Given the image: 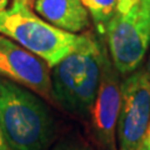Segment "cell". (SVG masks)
Here are the masks:
<instances>
[{
	"instance_id": "13",
	"label": "cell",
	"mask_w": 150,
	"mask_h": 150,
	"mask_svg": "<svg viewBox=\"0 0 150 150\" xmlns=\"http://www.w3.org/2000/svg\"><path fill=\"white\" fill-rule=\"evenodd\" d=\"M9 3H10V0H0V10L6 9L9 6Z\"/></svg>"
},
{
	"instance_id": "3",
	"label": "cell",
	"mask_w": 150,
	"mask_h": 150,
	"mask_svg": "<svg viewBox=\"0 0 150 150\" xmlns=\"http://www.w3.org/2000/svg\"><path fill=\"white\" fill-rule=\"evenodd\" d=\"M0 34L38 55L50 68L80 48L89 38V33L73 34L55 28L29 5L19 1L0 10Z\"/></svg>"
},
{
	"instance_id": "7",
	"label": "cell",
	"mask_w": 150,
	"mask_h": 150,
	"mask_svg": "<svg viewBox=\"0 0 150 150\" xmlns=\"http://www.w3.org/2000/svg\"><path fill=\"white\" fill-rule=\"evenodd\" d=\"M49 68L38 55L0 34V76L50 99L53 94Z\"/></svg>"
},
{
	"instance_id": "4",
	"label": "cell",
	"mask_w": 150,
	"mask_h": 150,
	"mask_svg": "<svg viewBox=\"0 0 150 150\" xmlns=\"http://www.w3.org/2000/svg\"><path fill=\"white\" fill-rule=\"evenodd\" d=\"M104 36L118 73L126 76L135 71L150 46V0H125Z\"/></svg>"
},
{
	"instance_id": "8",
	"label": "cell",
	"mask_w": 150,
	"mask_h": 150,
	"mask_svg": "<svg viewBox=\"0 0 150 150\" xmlns=\"http://www.w3.org/2000/svg\"><path fill=\"white\" fill-rule=\"evenodd\" d=\"M35 13L64 31L79 34L90 25V15L80 0H35Z\"/></svg>"
},
{
	"instance_id": "5",
	"label": "cell",
	"mask_w": 150,
	"mask_h": 150,
	"mask_svg": "<svg viewBox=\"0 0 150 150\" xmlns=\"http://www.w3.org/2000/svg\"><path fill=\"white\" fill-rule=\"evenodd\" d=\"M150 126V79L137 69L121 83V104L116 124L119 150H139Z\"/></svg>"
},
{
	"instance_id": "14",
	"label": "cell",
	"mask_w": 150,
	"mask_h": 150,
	"mask_svg": "<svg viewBox=\"0 0 150 150\" xmlns=\"http://www.w3.org/2000/svg\"><path fill=\"white\" fill-rule=\"evenodd\" d=\"M13 1H19V3H24V4H26V5L31 6V5H34L35 0H13Z\"/></svg>"
},
{
	"instance_id": "12",
	"label": "cell",
	"mask_w": 150,
	"mask_h": 150,
	"mask_svg": "<svg viewBox=\"0 0 150 150\" xmlns=\"http://www.w3.org/2000/svg\"><path fill=\"white\" fill-rule=\"evenodd\" d=\"M0 150H10L9 145L5 140V137H4L3 131H1V128H0Z\"/></svg>"
},
{
	"instance_id": "6",
	"label": "cell",
	"mask_w": 150,
	"mask_h": 150,
	"mask_svg": "<svg viewBox=\"0 0 150 150\" xmlns=\"http://www.w3.org/2000/svg\"><path fill=\"white\" fill-rule=\"evenodd\" d=\"M119 75L103 44L100 84L90 114L93 134L100 150H116V124L121 104Z\"/></svg>"
},
{
	"instance_id": "11",
	"label": "cell",
	"mask_w": 150,
	"mask_h": 150,
	"mask_svg": "<svg viewBox=\"0 0 150 150\" xmlns=\"http://www.w3.org/2000/svg\"><path fill=\"white\" fill-rule=\"evenodd\" d=\"M139 150H150V126H149V130H148L146 135H145V138L143 140L142 145H140Z\"/></svg>"
},
{
	"instance_id": "1",
	"label": "cell",
	"mask_w": 150,
	"mask_h": 150,
	"mask_svg": "<svg viewBox=\"0 0 150 150\" xmlns=\"http://www.w3.org/2000/svg\"><path fill=\"white\" fill-rule=\"evenodd\" d=\"M0 128L10 150H48L55 124L48 105L28 88L0 76Z\"/></svg>"
},
{
	"instance_id": "15",
	"label": "cell",
	"mask_w": 150,
	"mask_h": 150,
	"mask_svg": "<svg viewBox=\"0 0 150 150\" xmlns=\"http://www.w3.org/2000/svg\"><path fill=\"white\" fill-rule=\"evenodd\" d=\"M145 71H146L148 76L150 79V55H149V60H148V65H146V69H145Z\"/></svg>"
},
{
	"instance_id": "2",
	"label": "cell",
	"mask_w": 150,
	"mask_h": 150,
	"mask_svg": "<svg viewBox=\"0 0 150 150\" xmlns=\"http://www.w3.org/2000/svg\"><path fill=\"white\" fill-rule=\"evenodd\" d=\"M101 48L94 35L51 68V94L67 111L86 118L91 114L101 76Z\"/></svg>"
},
{
	"instance_id": "9",
	"label": "cell",
	"mask_w": 150,
	"mask_h": 150,
	"mask_svg": "<svg viewBox=\"0 0 150 150\" xmlns=\"http://www.w3.org/2000/svg\"><path fill=\"white\" fill-rule=\"evenodd\" d=\"M93 19L96 30L104 36L106 26L125 0H80Z\"/></svg>"
},
{
	"instance_id": "10",
	"label": "cell",
	"mask_w": 150,
	"mask_h": 150,
	"mask_svg": "<svg viewBox=\"0 0 150 150\" xmlns=\"http://www.w3.org/2000/svg\"><path fill=\"white\" fill-rule=\"evenodd\" d=\"M49 150H93L80 138H65L54 144Z\"/></svg>"
}]
</instances>
